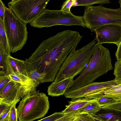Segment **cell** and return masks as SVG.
Instances as JSON below:
<instances>
[{
    "instance_id": "6da1fadb",
    "label": "cell",
    "mask_w": 121,
    "mask_h": 121,
    "mask_svg": "<svg viewBox=\"0 0 121 121\" xmlns=\"http://www.w3.org/2000/svg\"><path fill=\"white\" fill-rule=\"evenodd\" d=\"M82 38L78 32L68 30L43 40L24 61L26 69L45 73L42 83L54 81L61 66Z\"/></svg>"
},
{
    "instance_id": "7a4b0ae2",
    "label": "cell",
    "mask_w": 121,
    "mask_h": 121,
    "mask_svg": "<svg viewBox=\"0 0 121 121\" xmlns=\"http://www.w3.org/2000/svg\"><path fill=\"white\" fill-rule=\"evenodd\" d=\"M113 69L109 50L97 43L88 64L79 76L73 80L72 84L67 88L66 91H73L93 82Z\"/></svg>"
},
{
    "instance_id": "3957f363",
    "label": "cell",
    "mask_w": 121,
    "mask_h": 121,
    "mask_svg": "<svg viewBox=\"0 0 121 121\" xmlns=\"http://www.w3.org/2000/svg\"><path fill=\"white\" fill-rule=\"evenodd\" d=\"M96 41L95 38L81 48L72 51L61 66L54 82L74 78L81 73L90 61Z\"/></svg>"
},
{
    "instance_id": "277c9868",
    "label": "cell",
    "mask_w": 121,
    "mask_h": 121,
    "mask_svg": "<svg viewBox=\"0 0 121 121\" xmlns=\"http://www.w3.org/2000/svg\"><path fill=\"white\" fill-rule=\"evenodd\" d=\"M49 108L48 97L37 91L34 94L22 99L17 108L19 121H32L43 117Z\"/></svg>"
},
{
    "instance_id": "5b68a950",
    "label": "cell",
    "mask_w": 121,
    "mask_h": 121,
    "mask_svg": "<svg viewBox=\"0 0 121 121\" xmlns=\"http://www.w3.org/2000/svg\"><path fill=\"white\" fill-rule=\"evenodd\" d=\"M82 17L85 26L93 32L96 28L103 25L121 24V7L113 9L105 7L101 4L89 6L85 8Z\"/></svg>"
},
{
    "instance_id": "8992f818",
    "label": "cell",
    "mask_w": 121,
    "mask_h": 121,
    "mask_svg": "<svg viewBox=\"0 0 121 121\" xmlns=\"http://www.w3.org/2000/svg\"><path fill=\"white\" fill-rule=\"evenodd\" d=\"M4 23L11 52L21 50L26 43L28 32L26 24L20 20L9 8L5 6Z\"/></svg>"
},
{
    "instance_id": "52a82bcc",
    "label": "cell",
    "mask_w": 121,
    "mask_h": 121,
    "mask_svg": "<svg viewBox=\"0 0 121 121\" xmlns=\"http://www.w3.org/2000/svg\"><path fill=\"white\" fill-rule=\"evenodd\" d=\"M30 24L33 27L40 28L57 25L85 27L82 16L74 15L71 12L46 9Z\"/></svg>"
},
{
    "instance_id": "ba28073f",
    "label": "cell",
    "mask_w": 121,
    "mask_h": 121,
    "mask_svg": "<svg viewBox=\"0 0 121 121\" xmlns=\"http://www.w3.org/2000/svg\"><path fill=\"white\" fill-rule=\"evenodd\" d=\"M50 0H17L8 5L21 21L30 23L46 9Z\"/></svg>"
},
{
    "instance_id": "9c48e42d",
    "label": "cell",
    "mask_w": 121,
    "mask_h": 121,
    "mask_svg": "<svg viewBox=\"0 0 121 121\" xmlns=\"http://www.w3.org/2000/svg\"><path fill=\"white\" fill-rule=\"evenodd\" d=\"M39 85L22 84L12 80L0 89V102L12 104L35 93Z\"/></svg>"
},
{
    "instance_id": "30bf717a",
    "label": "cell",
    "mask_w": 121,
    "mask_h": 121,
    "mask_svg": "<svg viewBox=\"0 0 121 121\" xmlns=\"http://www.w3.org/2000/svg\"><path fill=\"white\" fill-rule=\"evenodd\" d=\"M117 84L114 80L103 82H93L64 95L66 98L72 99L83 97L98 99L104 95L107 89Z\"/></svg>"
},
{
    "instance_id": "8fae6325",
    "label": "cell",
    "mask_w": 121,
    "mask_h": 121,
    "mask_svg": "<svg viewBox=\"0 0 121 121\" xmlns=\"http://www.w3.org/2000/svg\"><path fill=\"white\" fill-rule=\"evenodd\" d=\"M98 43H114L118 46L121 41V24H109L100 26L95 30Z\"/></svg>"
},
{
    "instance_id": "7c38bea8",
    "label": "cell",
    "mask_w": 121,
    "mask_h": 121,
    "mask_svg": "<svg viewBox=\"0 0 121 121\" xmlns=\"http://www.w3.org/2000/svg\"><path fill=\"white\" fill-rule=\"evenodd\" d=\"M6 74L20 73L28 77V71L26 69L24 60L18 59L8 55L6 60Z\"/></svg>"
},
{
    "instance_id": "4fadbf2b",
    "label": "cell",
    "mask_w": 121,
    "mask_h": 121,
    "mask_svg": "<svg viewBox=\"0 0 121 121\" xmlns=\"http://www.w3.org/2000/svg\"><path fill=\"white\" fill-rule=\"evenodd\" d=\"M74 78H69L56 82H52L48 87L49 95L58 96L64 95L67 88L72 84Z\"/></svg>"
},
{
    "instance_id": "5bb4252c",
    "label": "cell",
    "mask_w": 121,
    "mask_h": 121,
    "mask_svg": "<svg viewBox=\"0 0 121 121\" xmlns=\"http://www.w3.org/2000/svg\"><path fill=\"white\" fill-rule=\"evenodd\" d=\"M96 99L84 97L72 99V100L69 102L68 104L66 106L65 109L62 112L66 114L77 110L95 101Z\"/></svg>"
},
{
    "instance_id": "9a60e30c",
    "label": "cell",
    "mask_w": 121,
    "mask_h": 121,
    "mask_svg": "<svg viewBox=\"0 0 121 121\" xmlns=\"http://www.w3.org/2000/svg\"><path fill=\"white\" fill-rule=\"evenodd\" d=\"M103 109L104 111L93 116L97 121H121V112L109 109Z\"/></svg>"
},
{
    "instance_id": "2e32d148",
    "label": "cell",
    "mask_w": 121,
    "mask_h": 121,
    "mask_svg": "<svg viewBox=\"0 0 121 121\" xmlns=\"http://www.w3.org/2000/svg\"><path fill=\"white\" fill-rule=\"evenodd\" d=\"M65 121H97L93 116L85 113H78L75 111L65 114L64 117Z\"/></svg>"
},
{
    "instance_id": "e0dca14e",
    "label": "cell",
    "mask_w": 121,
    "mask_h": 121,
    "mask_svg": "<svg viewBox=\"0 0 121 121\" xmlns=\"http://www.w3.org/2000/svg\"><path fill=\"white\" fill-rule=\"evenodd\" d=\"M101 109V107L97 100L87 104L81 108L75 111L78 113H85L93 116Z\"/></svg>"
},
{
    "instance_id": "ac0fdd59",
    "label": "cell",
    "mask_w": 121,
    "mask_h": 121,
    "mask_svg": "<svg viewBox=\"0 0 121 121\" xmlns=\"http://www.w3.org/2000/svg\"><path fill=\"white\" fill-rule=\"evenodd\" d=\"M9 75L12 80L22 84L39 85L40 84L35 80L22 73L10 74Z\"/></svg>"
},
{
    "instance_id": "d6986e66",
    "label": "cell",
    "mask_w": 121,
    "mask_h": 121,
    "mask_svg": "<svg viewBox=\"0 0 121 121\" xmlns=\"http://www.w3.org/2000/svg\"><path fill=\"white\" fill-rule=\"evenodd\" d=\"M0 45L2 46L8 55H10L11 52L5 30L4 22L0 20Z\"/></svg>"
},
{
    "instance_id": "ffe728a7",
    "label": "cell",
    "mask_w": 121,
    "mask_h": 121,
    "mask_svg": "<svg viewBox=\"0 0 121 121\" xmlns=\"http://www.w3.org/2000/svg\"><path fill=\"white\" fill-rule=\"evenodd\" d=\"M104 95L120 101L121 100V83L107 89L105 91Z\"/></svg>"
},
{
    "instance_id": "44dd1931",
    "label": "cell",
    "mask_w": 121,
    "mask_h": 121,
    "mask_svg": "<svg viewBox=\"0 0 121 121\" xmlns=\"http://www.w3.org/2000/svg\"><path fill=\"white\" fill-rule=\"evenodd\" d=\"M110 0H75L73 6H88L95 4H103L110 3Z\"/></svg>"
},
{
    "instance_id": "7402d4cb",
    "label": "cell",
    "mask_w": 121,
    "mask_h": 121,
    "mask_svg": "<svg viewBox=\"0 0 121 121\" xmlns=\"http://www.w3.org/2000/svg\"><path fill=\"white\" fill-rule=\"evenodd\" d=\"M8 54L3 47L0 45V75L6 74V60Z\"/></svg>"
},
{
    "instance_id": "603a6c76",
    "label": "cell",
    "mask_w": 121,
    "mask_h": 121,
    "mask_svg": "<svg viewBox=\"0 0 121 121\" xmlns=\"http://www.w3.org/2000/svg\"><path fill=\"white\" fill-rule=\"evenodd\" d=\"M96 99L101 107L114 104L118 101L112 97L104 95Z\"/></svg>"
},
{
    "instance_id": "cb8c5ba5",
    "label": "cell",
    "mask_w": 121,
    "mask_h": 121,
    "mask_svg": "<svg viewBox=\"0 0 121 121\" xmlns=\"http://www.w3.org/2000/svg\"><path fill=\"white\" fill-rule=\"evenodd\" d=\"M113 74L115 78L113 80L116 83H121V59L115 62Z\"/></svg>"
},
{
    "instance_id": "d4e9b609",
    "label": "cell",
    "mask_w": 121,
    "mask_h": 121,
    "mask_svg": "<svg viewBox=\"0 0 121 121\" xmlns=\"http://www.w3.org/2000/svg\"><path fill=\"white\" fill-rule=\"evenodd\" d=\"M28 73L29 77L35 80L40 83H42L46 75V74L44 73L39 72L37 69L28 71Z\"/></svg>"
},
{
    "instance_id": "484cf974",
    "label": "cell",
    "mask_w": 121,
    "mask_h": 121,
    "mask_svg": "<svg viewBox=\"0 0 121 121\" xmlns=\"http://www.w3.org/2000/svg\"><path fill=\"white\" fill-rule=\"evenodd\" d=\"M20 99L16 100L12 106L10 112L6 121H17L18 116L17 109L16 108V104L20 101Z\"/></svg>"
},
{
    "instance_id": "4316f807",
    "label": "cell",
    "mask_w": 121,
    "mask_h": 121,
    "mask_svg": "<svg viewBox=\"0 0 121 121\" xmlns=\"http://www.w3.org/2000/svg\"><path fill=\"white\" fill-rule=\"evenodd\" d=\"M65 114L60 112H56L52 115L38 121H57V120L64 116Z\"/></svg>"
},
{
    "instance_id": "83f0119b",
    "label": "cell",
    "mask_w": 121,
    "mask_h": 121,
    "mask_svg": "<svg viewBox=\"0 0 121 121\" xmlns=\"http://www.w3.org/2000/svg\"><path fill=\"white\" fill-rule=\"evenodd\" d=\"M75 0H67L63 4L60 10L63 11L70 13V9L73 6Z\"/></svg>"
},
{
    "instance_id": "f1b7e54d",
    "label": "cell",
    "mask_w": 121,
    "mask_h": 121,
    "mask_svg": "<svg viewBox=\"0 0 121 121\" xmlns=\"http://www.w3.org/2000/svg\"><path fill=\"white\" fill-rule=\"evenodd\" d=\"M12 80L9 75H0V89Z\"/></svg>"
},
{
    "instance_id": "f546056e",
    "label": "cell",
    "mask_w": 121,
    "mask_h": 121,
    "mask_svg": "<svg viewBox=\"0 0 121 121\" xmlns=\"http://www.w3.org/2000/svg\"><path fill=\"white\" fill-rule=\"evenodd\" d=\"M102 109H109L121 112V101H118L114 104L101 107Z\"/></svg>"
},
{
    "instance_id": "4dcf8cb0",
    "label": "cell",
    "mask_w": 121,
    "mask_h": 121,
    "mask_svg": "<svg viewBox=\"0 0 121 121\" xmlns=\"http://www.w3.org/2000/svg\"><path fill=\"white\" fill-rule=\"evenodd\" d=\"M14 103L10 105L5 110L0 114V121H6L11 107Z\"/></svg>"
},
{
    "instance_id": "1f68e13d",
    "label": "cell",
    "mask_w": 121,
    "mask_h": 121,
    "mask_svg": "<svg viewBox=\"0 0 121 121\" xmlns=\"http://www.w3.org/2000/svg\"><path fill=\"white\" fill-rule=\"evenodd\" d=\"M5 6L3 1L0 0V20L3 22L4 20Z\"/></svg>"
},
{
    "instance_id": "d6a6232c",
    "label": "cell",
    "mask_w": 121,
    "mask_h": 121,
    "mask_svg": "<svg viewBox=\"0 0 121 121\" xmlns=\"http://www.w3.org/2000/svg\"><path fill=\"white\" fill-rule=\"evenodd\" d=\"M117 47L115 53V56L116 59L118 60L121 59V41Z\"/></svg>"
},
{
    "instance_id": "836d02e7",
    "label": "cell",
    "mask_w": 121,
    "mask_h": 121,
    "mask_svg": "<svg viewBox=\"0 0 121 121\" xmlns=\"http://www.w3.org/2000/svg\"><path fill=\"white\" fill-rule=\"evenodd\" d=\"M11 104H9L4 103L0 102V114L1 113Z\"/></svg>"
},
{
    "instance_id": "e575fe53",
    "label": "cell",
    "mask_w": 121,
    "mask_h": 121,
    "mask_svg": "<svg viewBox=\"0 0 121 121\" xmlns=\"http://www.w3.org/2000/svg\"><path fill=\"white\" fill-rule=\"evenodd\" d=\"M118 3L120 4V7H121V0H119Z\"/></svg>"
},
{
    "instance_id": "d590c367",
    "label": "cell",
    "mask_w": 121,
    "mask_h": 121,
    "mask_svg": "<svg viewBox=\"0 0 121 121\" xmlns=\"http://www.w3.org/2000/svg\"><path fill=\"white\" fill-rule=\"evenodd\" d=\"M17 0H11V1L12 2H13L14 1Z\"/></svg>"
},
{
    "instance_id": "8d00e7d4",
    "label": "cell",
    "mask_w": 121,
    "mask_h": 121,
    "mask_svg": "<svg viewBox=\"0 0 121 121\" xmlns=\"http://www.w3.org/2000/svg\"><path fill=\"white\" fill-rule=\"evenodd\" d=\"M120 101H121V100Z\"/></svg>"
}]
</instances>
